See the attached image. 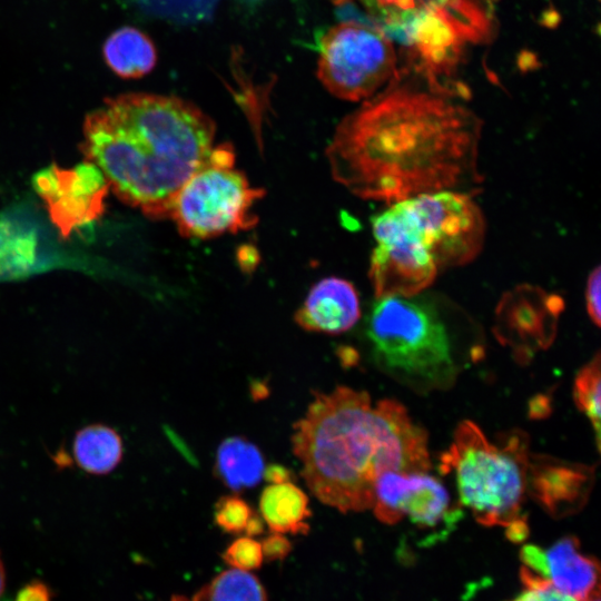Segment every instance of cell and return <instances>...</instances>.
I'll return each mask as SVG.
<instances>
[{"label": "cell", "instance_id": "22", "mask_svg": "<svg viewBox=\"0 0 601 601\" xmlns=\"http://www.w3.org/2000/svg\"><path fill=\"white\" fill-rule=\"evenodd\" d=\"M224 561L234 569L249 571L263 563V552L259 542L250 536L238 538L223 553Z\"/></svg>", "mask_w": 601, "mask_h": 601}, {"label": "cell", "instance_id": "13", "mask_svg": "<svg viewBox=\"0 0 601 601\" xmlns=\"http://www.w3.org/2000/svg\"><path fill=\"white\" fill-rule=\"evenodd\" d=\"M106 179L90 162L71 171H48L38 187L63 230L92 218L99 209Z\"/></svg>", "mask_w": 601, "mask_h": 601}, {"label": "cell", "instance_id": "26", "mask_svg": "<svg viewBox=\"0 0 601 601\" xmlns=\"http://www.w3.org/2000/svg\"><path fill=\"white\" fill-rule=\"evenodd\" d=\"M263 477L270 484L292 482L293 473L283 465L272 464L265 467Z\"/></svg>", "mask_w": 601, "mask_h": 601}, {"label": "cell", "instance_id": "33", "mask_svg": "<svg viewBox=\"0 0 601 601\" xmlns=\"http://www.w3.org/2000/svg\"><path fill=\"white\" fill-rule=\"evenodd\" d=\"M585 601H600V593H597V594L590 597V598H589L588 600H585Z\"/></svg>", "mask_w": 601, "mask_h": 601}, {"label": "cell", "instance_id": "15", "mask_svg": "<svg viewBox=\"0 0 601 601\" xmlns=\"http://www.w3.org/2000/svg\"><path fill=\"white\" fill-rule=\"evenodd\" d=\"M308 496L293 482L269 484L259 499L264 522L273 532L306 534L312 512Z\"/></svg>", "mask_w": 601, "mask_h": 601}, {"label": "cell", "instance_id": "10", "mask_svg": "<svg viewBox=\"0 0 601 601\" xmlns=\"http://www.w3.org/2000/svg\"><path fill=\"white\" fill-rule=\"evenodd\" d=\"M372 509L383 523L395 524L407 515L424 529L452 525L462 515L460 509H451L445 486L427 472L382 473L375 483Z\"/></svg>", "mask_w": 601, "mask_h": 601}, {"label": "cell", "instance_id": "7", "mask_svg": "<svg viewBox=\"0 0 601 601\" xmlns=\"http://www.w3.org/2000/svg\"><path fill=\"white\" fill-rule=\"evenodd\" d=\"M396 204L437 268L466 265L481 253L485 219L470 194L440 190Z\"/></svg>", "mask_w": 601, "mask_h": 601}, {"label": "cell", "instance_id": "1", "mask_svg": "<svg viewBox=\"0 0 601 601\" xmlns=\"http://www.w3.org/2000/svg\"><path fill=\"white\" fill-rule=\"evenodd\" d=\"M449 97L395 85L366 101L327 147L334 179L388 204L440 190L475 193L482 124Z\"/></svg>", "mask_w": 601, "mask_h": 601}, {"label": "cell", "instance_id": "9", "mask_svg": "<svg viewBox=\"0 0 601 601\" xmlns=\"http://www.w3.org/2000/svg\"><path fill=\"white\" fill-rule=\"evenodd\" d=\"M372 228L368 275L376 298L415 296L434 282L439 268L394 205L372 218Z\"/></svg>", "mask_w": 601, "mask_h": 601}, {"label": "cell", "instance_id": "19", "mask_svg": "<svg viewBox=\"0 0 601 601\" xmlns=\"http://www.w3.org/2000/svg\"><path fill=\"white\" fill-rule=\"evenodd\" d=\"M196 597L199 601H267L259 580L234 568L215 577Z\"/></svg>", "mask_w": 601, "mask_h": 601}, {"label": "cell", "instance_id": "21", "mask_svg": "<svg viewBox=\"0 0 601 601\" xmlns=\"http://www.w3.org/2000/svg\"><path fill=\"white\" fill-rule=\"evenodd\" d=\"M254 511L237 495H224L215 505V522L227 533L245 532Z\"/></svg>", "mask_w": 601, "mask_h": 601}, {"label": "cell", "instance_id": "25", "mask_svg": "<svg viewBox=\"0 0 601 601\" xmlns=\"http://www.w3.org/2000/svg\"><path fill=\"white\" fill-rule=\"evenodd\" d=\"M260 545L263 556L268 561L283 560L292 550L289 540L284 534L277 532L266 536Z\"/></svg>", "mask_w": 601, "mask_h": 601}, {"label": "cell", "instance_id": "29", "mask_svg": "<svg viewBox=\"0 0 601 601\" xmlns=\"http://www.w3.org/2000/svg\"><path fill=\"white\" fill-rule=\"evenodd\" d=\"M264 523L265 522L262 515H259L257 512L254 511L246 526V530H245L246 534L250 538L255 535H259L264 531Z\"/></svg>", "mask_w": 601, "mask_h": 601}, {"label": "cell", "instance_id": "28", "mask_svg": "<svg viewBox=\"0 0 601 601\" xmlns=\"http://www.w3.org/2000/svg\"><path fill=\"white\" fill-rule=\"evenodd\" d=\"M380 8L410 10L416 7V0H375Z\"/></svg>", "mask_w": 601, "mask_h": 601}, {"label": "cell", "instance_id": "3", "mask_svg": "<svg viewBox=\"0 0 601 601\" xmlns=\"http://www.w3.org/2000/svg\"><path fill=\"white\" fill-rule=\"evenodd\" d=\"M214 138V121L191 102L135 92L107 99L86 117L82 151L122 201L165 218Z\"/></svg>", "mask_w": 601, "mask_h": 601}, {"label": "cell", "instance_id": "8", "mask_svg": "<svg viewBox=\"0 0 601 601\" xmlns=\"http://www.w3.org/2000/svg\"><path fill=\"white\" fill-rule=\"evenodd\" d=\"M394 70L393 47L375 27L342 22L321 39L317 77L337 98L349 101L367 98Z\"/></svg>", "mask_w": 601, "mask_h": 601}, {"label": "cell", "instance_id": "12", "mask_svg": "<svg viewBox=\"0 0 601 601\" xmlns=\"http://www.w3.org/2000/svg\"><path fill=\"white\" fill-rule=\"evenodd\" d=\"M594 467L548 455H531L526 467V492L554 518L573 514L589 499Z\"/></svg>", "mask_w": 601, "mask_h": 601}, {"label": "cell", "instance_id": "32", "mask_svg": "<svg viewBox=\"0 0 601 601\" xmlns=\"http://www.w3.org/2000/svg\"><path fill=\"white\" fill-rule=\"evenodd\" d=\"M338 1H345V0H338ZM364 2L371 8V9H376L377 8V3L375 0H364Z\"/></svg>", "mask_w": 601, "mask_h": 601}, {"label": "cell", "instance_id": "4", "mask_svg": "<svg viewBox=\"0 0 601 601\" xmlns=\"http://www.w3.org/2000/svg\"><path fill=\"white\" fill-rule=\"evenodd\" d=\"M365 333L374 364L416 393L449 390L470 358L436 305L420 294L377 297Z\"/></svg>", "mask_w": 601, "mask_h": 601}, {"label": "cell", "instance_id": "5", "mask_svg": "<svg viewBox=\"0 0 601 601\" xmlns=\"http://www.w3.org/2000/svg\"><path fill=\"white\" fill-rule=\"evenodd\" d=\"M529 457V436L522 431H510L494 444L474 422L465 420L442 453L440 470L454 474L461 503L479 523L508 529L526 523L521 510Z\"/></svg>", "mask_w": 601, "mask_h": 601}, {"label": "cell", "instance_id": "14", "mask_svg": "<svg viewBox=\"0 0 601 601\" xmlns=\"http://www.w3.org/2000/svg\"><path fill=\"white\" fill-rule=\"evenodd\" d=\"M359 317L357 292L352 283L339 277H326L316 283L295 314L302 328L326 334L347 332Z\"/></svg>", "mask_w": 601, "mask_h": 601}, {"label": "cell", "instance_id": "27", "mask_svg": "<svg viewBox=\"0 0 601 601\" xmlns=\"http://www.w3.org/2000/svg\"><path fill=\"white\" fill-rule=\"evenodd\" d=\"M17 601H48V593L42 585L35 584L22 590Z\"/></svg>", "mask_w": 601, "mask_h": 601}, {"label": "cell", "instance_id": "17", "mask_svg": "<svg viewBox=\"0 0 601 601\" xmlns=\"http://www.w3.org/2000/svg\"><path fill=\"white\" fill-rule=\"evenodd\" d=\"M264 457L258 447L240 436L225 439L218 446L216 472L234 492L257 485L264 474Z\"/></svg>", "mask_w": 601, "mask_h": 601}, {"label": "cell", "instance_id": "24", "mask_svg": "<svg viewBox=\"0 0 601 601\" xmlns=\"http://www.w3.org/2000/svg\"><path fill=\"white\" fill-rule=\"evenodd\" d=\"M601 273L597 266L588 276L585 287V306L591 321L600 327L601 303H600Z\"/></svg>", "mask_w": 601, "mask_h": 601}, {"label": "cell", "instance_id": "18", "mask_svg": "<svg viewBox=\"0 0 601 601\" xmlns=\"http://www.w3.org/2000/svg\"><path fill=\"white\" fill-rule=\"evenodd\" d=\"M73 456L78 466L86 472L108 473L121 460V439L116 431L104 425L85 427L76 435Z\"/></svg>", "mask_w": 601, "mask_h": 601}, {"label": "cell", "instance_id": "31", "mask_svg": "<svg viewBox=\"0 0 601 601\" xmlns=\"http://www.w3.org/2000/svg\"><path fill=\"white\" fill-rule=\"evenodd\" d=\"M3 587H4V573H3V566L0 560V595L3 591Z\"/></svg>", "mask_w": 601, "mask_h": 601}, {"label": "cell", "instance_id": "16", "mask_svg": "<svg viewBox=\"0 0 601 601\" xmlns=\"http://www.w3.org/2000/svg\"><path fill=\"white\" fill-rule=\"evenodd\" d=\"M104 57L109 68L126 79L147 75L157 61L150 38L134 27L116 30L104 45Z\"/></svg>", "mask_w": 601, "mask_h": 601}, {"label": "cell", "instance_id": "6", "mask_svg": "<svg viewBox=\"0 0 601 601\" xmlns=\"http://www.w3.org/2000/svg\"><path fill=\"white\" fill-rule=\"evenodd\" d=\"M264 196L235 167L231 145L213 146L175 196L169 215L185 237L206 239L256 226L255 203Z\"/></svg>", "mask_w": 601, "mask_h": 601}, {"label": "cell", "instance_id": "11", "mask_svg": "<svg viewBox=\"0 0 601 601\" xmlns=\"http://www.w3.org/2000/svg\"><path fill=\"white\" fill-rule=\"evenodd\" d=\"M520 558L524 568L577 601H585L600 593L599 563L580 551V542L573 535L559 539L546 550L525 544Z\"/></svg>", "mask_w": 601, "mask_h": 601}, {"label": "cell", "instance_id": "23", "mask_svg": "<svg viewBox=\"0 0 601 601\" xmlns=\"http://www.w3.org/2000/svg\"><path fill=\"white\" fill-rule=\"evenodd\" d=\"M521 580L525 589L511 601H577L524 566L521 570Z\"/></svg>", "mask_w": 601, "mask_h": 601}, {"label": "cell", "instance_id": "2", "mask_svg": "<svg viewBox=\"0 0 601 601\" xmlns=\"http://www.w3.org/2000/svg\"><path fill=\"white\" fill-rule=\"evenodd\" d=\"M293 430V452L308 489L343 513L372 509L382 473L431 467L424 428L397 401L381 400L373 407L365 391L314 392Z\"/></svg>", "mask_w": 601, "mask_h": 601}, {"label": "cell", "instance_id": "20", "mask_svg": "<svg viewBox=\"0 0 601 601\" xmlns=\"http://www.w3.org/2000/svg\"><path fill=\"white\" fill-rule=\"evenodd\" d=\"M601 356L600 353L578 372L574 378L573 397L577 407L590 420L594 430L595 444L600 451L601 417Z\"/></svg>", "mask_w": 601, "mask_h": 601}, {"label": "cell", "instance_id": "30", "mask_svg": "<svg viewBox=\"0 0 601 601\" xmlns=\"http://www.w3.org/2000/svg\"><path fill=\"white\" fill-rule=\"evenodd\" d=\"M171 601H199V599L196 595L191 599L184 595H175Z\"/></svg>", "mask_w": 601, "mask_h": 601}]
</instances>
